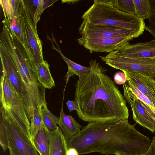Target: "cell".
I'll return each instance as SVG.
<instances>
[{
  "instance_id": "8992f818",
  "label": "cell",
  "mask_w": 155,
  "mask_h": 155,
  "mask_svg": "<svg viewBox=\"0 0 155 155\" xmlns=\"http://www.w3.org/2000/svg\"><path fill=\"white\" fill-rule=\"evenodd\" d=\"M14 18L8 19L5 18L2 21L3 25L10 30L12 34L23 46L32 67L36 74L37 65L30 45L22 12V5Z\"/></svg>"
},
{
  "instance_id": "4316f807",
  "label": "cell",
  "mask_w": 155,
  "mask_h": 155,
  "mask_svg": "<svg viewBox=\"0 0 155 155\" xmlns=\"http://www.w3.org/2000/svg\"><path fill=\"white\" fill-rule=\"evenodd\" d=\"M0 144L4 152L8 148V140L5 125L2 118L0 117Z\"/></svg>"
},
{
  "instance_id": "f1b7e54d",
  "label": "cell",
  "mask_w": 155,
  "mask_h": 155,
  "mask_svg": "<svg viewBox=\"0 0 155 155\" xmlns=\"http://www.w3.org/2000/svg\"><path fill=\"white\" fill-rule=\"evenodd\" d=\"M114 82L119 85L124 84L127 81L126 75L123 71H119L115 73L114 75Z\"/></svg>"
},
{
  "instance_id": "1f68e13d",
  "label": "cell",
  "mask_w": 155,
  "mask_h": 155,
  "mask_svg": "<svg viewBox=\"0 0 155 155\" xmlns=\"http://www.w3.org/2000/svg\"><path fill=\"white\" fill-rule=\"evenodd\" d=\"M66 155H79L77 150L74 148H68Z\"/></svg>"
},
{
  "instance_id": "44dd1931",
  "label": "cell",
  "mask_w": 155,
  "mask_h": 155,
  "mask_svg": "<svg viewBox=\"0 0 155 155\" xmlns=\"http://www.w3.org/2000/svg\"><path fill=\"white\" fill-rule=\"evenodd\" d=\"M44 126L49 131L56 130L58 127L59 117L53 114L47 108V104H42L39 110Z\"/></svg>"
},
{
  "instance_id": "5bb4252c",
  "label": "cell",
  "mask_w": 155,
  "mask_h": 155,
  "mask_svg": "<svg viewBox=\"0 0 155 155\" xmlns=\"http://www.w3.org/2000/svg\"><path fill=\"white\" fill-rule=\"evenodd\" d=\"M10 110L20 127L31 140L30 121L23 103L14 88L13 104Z\"/></svg>"
},
{
  "instance_id": "484cf974",
  "label": "cell",
  "mask_w": 155,
  "mask_h": 155,
  "mask_svg": "<svg viewBox=\"0 0 155 155\" xmlns=\"http://www.w3.org/2000/svg\"><path fill=\"white\" fill-rule=\"evenodd\" d=\"M34 5H36V8L33 15V21L35 27L36 28L37 24L39 21L41 14L46 8L45 6V1L44 0H33Z\"/></svg>"
},
{
  "instance_id": "603a6c76",
  "label": "cell",
  "mask_w": 155,
  "mask_h": 155,
  "mask_svg": "<svg viewBox=\"0 0 155 155\" xmlns=\"http://www.w3.org/2000/svg\"><path fill=\"white\" fill-rule=\"evenodd\" d=\"M0 4L4 18L8 19L14 18L21 7L20 0H0Z\"/></svg>"
},
{
  "instance_id": "4dcf8cb0",
  "label": "cell",
  "mask_w": 155,
  "mask_h": 155,
  "mask_svg": "<svg viewBox=\"0 0 155 155\" xmlns=\"http://www.w3.org/2000/svg\"><path fill=\"white\" fill-rule=\"evenodd\" d=\"M145 155H155V137H153L150 147Z\"/></svg>"
},
{
  "instance_id": "d4e9b609",
  "label": "cell",
  "mask_w": 155,
  "mask_h": 155,
  "mask_svg": "<svg viewBox=\"0 0 155 155\" xmlns=\"http://www.w3.org/2000/svg\"><path fill=\"white\" fill-rule=\"evenodd\" d=\"M30 131L31 140L43 126L44 124L39 110L37 111L30 120Z\"/></svg>"
},
{
  "instance_id": "e0dca14e",
  "label": "cell",
  "mask_w": 155,
  "mask_h": 155,
  "mask_svg": "<svg viewBox=\"0 0 155 155\" xmlns=\"http://www.w3.org/2000/svg\"><path fill=\"white\" fill-rule=\"evenodd\" d=\"M2 74L0 80V100L2 107L10 110L12 107L14 88L6 72L2 68Z\"/></svg>"
},
{
  "instance_id": "f546056e",
  "label": "cell",
  "mask_w": 155,
  "mask_h": 155,
  "mask_svg": "<svg viewBox=\"0 0 155 155\" xmlns=\"http://www.w3.org/2000/svg\"><path fill=\"white\" fill-rule=\"evenodd\" d=\"M66 105L70 112L75 110L77 111L79 110L78 104L75 100H69L66 102Z\"/></svg>"
},
{
  "instance_id": "30bf717a",
  "label": "cell",
  "mask_w": 155,
  "mask_h": 155,
  "mask_svg": "<svg viewBox=\"0 0 155 155\" xmlns=\"http://www.w3.org/2000/svg\"><path fill=\"white\" fill-rule=\"evenodd\" d=\"M21 2L28 38L37 66L44 61L42 44L37 33V28L35 27L33 22V15L31 9L24 1L21 0Z\"/></svg>"
},
{
  "instance_id": "ffe728a7",
  "label": "cell",
  "mask_w": 155,
  "mask_h": 155,
  "mask_svg": "<svg viewBox=\"0 0 155 155\" xmlns=\"http://www.w3.org/2000/svg\"><path fill=\"white\" fill-rule=\"evenodd\" d=\"M49 66L45 61L37 66L36 74L38 80L45 89H51L55 86L54 80L50 71Z\"/></svg>"
},
{
  "instance_id": "6da1fadb",
  "label": "cell",
  "mask_w": 155,
  "mask_h": 155,
  "mask_svg": "<svg viewBox=\"0 0 155 155\" xmlns=\"http://www.w3.org/2000/svg\"><path fill=\"white\" fill-rule=\"evenodd\" d=\"M89 64L90 71L75 84L79 117L89 122L114 123L128 120L126 101L114 82L105 74L107 70L96 60Z\"/></svg>"
},
{
  "instance_id": "277c9868",
  "label": "cell",
  "mask_w": 155,
  "mask_h": 155,
  "mask_svg": "<svg viewBox=\"0 0 155 155\" xmlns=\"http://www.w3.org/2000/svg\"><path fill=\"white\" fill-rule=\"evenodd\" d=\"M0 117L6 127L10 155H39L31 140L20 127L10 110L2 107Z\"/></svg>"
},
{
  "instance_id": "cb8c5ba5",
  "label": "cell",
  "mask_w": 155,
  "mask_h": 155,
  "mask_svg": "<svg viewBox=\"0 0 155 155\" xmlns=\"http://www.w3.org/2000/svg\"><path fill=\"white\" fill-rule=\"evenodd\" d=\"M112 5L120 11L135 15L133 0H110Z\"/></svg>"
},
{
  "instance_id": "52a82bcc",
  "label": "cell",
  "mask_w": 155,
  "mask_h": 155,
  "mask_svg": "<svg viewBox=\"0 0 155 155\" xmlns=\"http://www.w3.org/2000/svg\"><path fill=\"white\" fill-rule=\"evenodd\" d=\"M124 97L131 107L134 120L152 132L155 133V120L141 104L126 82L123 84Z\"/></svg>"
},
{
  "instance_id": "d6a6232c",
  "label": "cell",
  "mask_w": 155,
  "mask_h": 155,
  "mask_svg": "<svg viewBox=\"0 0 155 155\" xmlns=\"http://www.w3.org/2000/svg\"><path fill=\"white\" fill-rule=\"evenodd\" d=\"M62 3H67L69 4H74L77 2L79 1L78 0H62L61 1Z\"/></svg>"
},
{
  "instance_id": "4fadbf2b",
  "label": "cell",
  "mask_w": 155,
  "mask_h": 155,
  "mask_svg": "<svg viewBox=\"0 0 155 155\" xmlns=\"http://www.w3.org/2000/svg\"><path fill=\"white\" fill-rule=\"evenodd\" d=\"M122 71L125 75L127 80L147 97L155 107V80L151 76L139 73Z\"/></svg>"
},
{
  "instance_id": "7c38bea8",
  "label": "cell",
  "mask_w": 155,
  "mask_h": 155,
  "mask_svg": "<svg viewBox=\"0 0 155 155\" xmlns=\"http://www.w3.org/2000/svg\"><path fill=\"white\" fill-rule=\"evenodd\" d=\"M116 50L126 57L147 58L155 61V39L134 44H131L128 41Z\"/></svg>"
},
{
  "instance_id": "9a60e30c",
  "label": "cell",
  "mask_w": 155,
  "mask_h": 155,
  "mask_svg": "<svg viewBox=\"0 0 155 155\" xmlns=\"http://www.w3.org/2000/svg\"><path fill=\"white\" fill-rule=\"evenodd\" d=\"M58 125L67 142L77 135L82 127L71 115H66L64 113L63 106L60 114Z\"/></svg>"
},
{
  "instance_id": "83f0119b",
  "label": "cell",
  "mask_w": 155,
  "mask_h": 155,
  "mask_svg": "<svg viewBox=\"0 0 155 155\" xmlns=\"http://www.w3.org/2000/svg\"><path fill=\"white\" fill-rule=\"evenodd\" d=\"M152 12L150 17L149 19V23L145 25V30L148 31L155 39V0H150Z\"/></svg>"
},
{
  "instance_id": "9c48e42d",
  "label": "cell",
  "mask_w": 155,
  "mask_h": 155,
  "mask_svg": "<svg viewBox=\"0 0 155 155\" xmlns=\"http://www.w3.org/2000/svg\"><path fill=\"white\" fill-rule=\"evenodd\" d=\"M134 38L132 36L109 38H85L81 37L77 41L81 45L92 52H110L115 51L126 42Z\"/></svg>"
},
{
  "instance_id": "d6986e66",
  "label": "cell",
  "mask_w": 155,
  "mask_h": 155,
  "mask_svg": "<svg viewBox=\"0 0 155 155\" xmlns=\"http://www.w3.org/2000/svg\"><path fill=\"white\" fill-rule=\"evenodd\" d=\"M39 155H49L50 143L46 128L44 124L31 140Z\"/></svg>"
},
{
  "instance_id": "2e32d148",
  "label": "cell",
  "mask_w": 155,
  "mask_h": 155,
  "mask_svg": "<svg viewBox=\"0 0 155 155\" xmlns=\"http://www.w3.org/2000/svg\"><path fill=\"white\" fill-rule=\"evenodd\" d=\"M47 130L50 143L49 155H66L67 141L59 127L53 131Z\"/></svg>"
},
{
  "instance_id": "ac0fdd59",
  "label": "cell",
  "mask_w": 155,
  "mask_h": 155,
  "mask_svg": "<svg viewBox=\"0 0 155 155\" xmlns=\"http://www.w3.org/2000/svg\"><path fill=\"white\" fill-rule=\"evenodd\" d=\"M57 45L58 49L55 48L54 45H53V49L56 50L59 53L62 58L67 63L68 67V71L65 76L66 78L65 87L71 76L76 75L79 77V78H82L89 73L90 70V67L82 66L68 58L63 55L60 48Z\"/></svg>"
},
{
  "instance_id": "3957f363",
  "label": "cell",
  "mask_w": 155,
  "mask_h": 155,
  "mask_svg": "<svg viewBox=\"0 0 155 155\" xmlns=\"http://www.w3.org/2000/svg\"><path fill=\"white\" fill-rule=\"evenodd\" d=\"M84 21L96 25L119 27L127 30L134 38L143 34L144 21L135 15L120 11L110 0H94L93 5L81 17Z\"/></svg>"
},
{
  "instance_id": "5b68a950",
  "label": "cell",
  "mask_w": 155,
  "mask_h": 155,
  "mask_svg": "<svg viewBox=\"0 0 155 155\" xmlns=\"http://www.w3.org/2000/svg\"><path fill=\"white\" fill-rule=\"evenodd\" d=\"M99 57L104 63L122 71L137 72L147 76L155 73V61L151 59L126 57L117 50Z\"/></svg>"
},
{
  "instance_id": "ba28073f",
  "label": "cell",
  "mask_w": 155,
  "mask_h": 155,
  "mask_svg": "<svg viewBox=\"0 0 155 155\" xmlns=\"http://www.w3.org/2000/svg\"><path fill=\"white\" fill-rule=\"evenodd\" d=\"M78 30L81 37L85 38L102 39L132 36L127 30L121 27L96 25L84 20Z\"/></svg>"
},
{
  "instance_id": "7402d4cb",
  "label": "cell",
  "mask_w": 155,
  "mask_h": 155,
  "mask_svg": "<svg viewBox=\"0 0 155 155\" xmlns=\"http://www.w3.org/2000/svg\"><path fill=\"white\" fill-rule=\"evenodd\" d=\"M135 15L144 21L150 17L152 8L150 0H133Z\"/></svg>"
},
{
  "instance_id": "8fae6325",
  "label": "cell",
  "mask_w": 155,
  "mask_h": 155,
  "mask_svg": "<svg viewBox=\"0 0 155 155\" xmlns=\"http://www.w3.org/2000/svg\"><path fill=\"white\" fill-rule=\"evenodd\" d=\"M0 57L2 68L6 72L14 88L18 94L25 108L26 100L20 74L10 55L0 44Z\"/></svg>"
},
{
  "instance_id": "7a4b0ae2",
  "label": "cell",
  "mask_w": 155,
  "mask_h": 155,
  "mask_svg": "<svg viewBox=\"0 0 155 155\" xmlns=\"http://www.w3.org/2000/svg\"><path fill=\"white\" fill-rule=\"evenodd\" d=\"M134 126L128 120L114 123L89 122L67 142L68 149H76L79 155L98 152L106 155H143L150 147L151 140Z\"/></svg>"
}]
</instances>
